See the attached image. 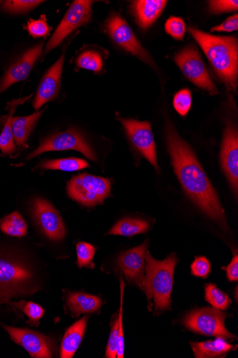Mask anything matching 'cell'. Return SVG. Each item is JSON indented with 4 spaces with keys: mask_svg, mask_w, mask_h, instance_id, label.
Listing matches in <instances>:
<instances>
[{
    "mask_svg": "<svg viewBox=\"0 0 238 358\" xmlns=\"http://www.w3.org/2000/svg\"><path fill=\"white\" fill-rule=\"evenodd\" d=\"M228 279L230 281H237L238 280V256L235 255L232 262L226 268Z\"/></svg>",
    "mask_w": 238,
    "mask_h": 358,
    "instance_id": "obj_40",
    "label": "cell"
},
{
    "mask_svg": "<svg viewBox=\"0 0 238 358\" xmlns=\"http://www.w3.org/2000/svg\"><path fill=\"white\" fill-rule=\"evenodd\" d=\"M87 324V317H83L66 332L61 344V357L72 358L80 346Z\"/></svg>",
    "mask_w": 238,
    "mask_h": 358,
    "instance_id": "obj_19",
    "label": "cell"
},
{
    "mask_svg": "<svg viewBox=\"0 0 238 358\" xmlns=\"http://www.w3.org/2000/svg\"><path fill=\"white\" fill-rule=\"evenodd\" d=\"M32 95H33L32 94L29 97L12 99V101L8 104L6 110L9 111V113L6 117V121L3 130L1 134H0V150H1L3 155H11L16 150V144L14 141L12 131L13 114L19 106L26 103Z\"/></svg>",
    "mask_w": 238,
    "mask_h": 358,
    "instance_id": "obj_21",
    "label": "cell"
},
{
    "mask_svg": "<svg viewBox=\"0 0 238 358\" xmlns=\"http://www.w3.org/2000/svg\"><path fill=\"white\" fill-rule=\"evenodd\" d=\"M65 57V54L63 52L43 76L33 103L34 109L42 108L57 97L61 87Z\"/></svg>",
    "mask_w": 238,
    "mask_h": 358,
    "instance_id": "obj_16",
    "label": "cell"
},
{
    "mask_svg": "<svg viewBox=\"0 0 238 358\" xmlns=\"http://www.w3.org/2000/svg\"><path fill=\"white\" fill-rule=\"evenodd\" d=\"M166 139L175 173L186 194L210 218L226 227L225 212L214 188L191 147L171 123L166 126Z\"/></svg>",
    "mask_w": 238,
    "mask_h": 358,
    "instance_id": "obj_1",
    "label": "cell"
},
{
    "mask_svg": "<svg viewBox=\"0 0 238 358\" xmlns=\"http://www.w3.org/2000/svg\"><path fill=\"white\" fill-rule=\"evenodd\" d=\"M0 230L8 235L22 237L27 235L28 228L23 216L14 212L0 221Z\"/></svg>",
    "mask_w": 238,
    "mask_h": 358,
    "instance_id": "obj_26",
    "label": "cell"
},
{
    "mask_svg": "<svg viewBox=\"0 0 238 358\" xmlns=\"http://www.w3.org/2000/svg\"><path fill=\"white\" fill-rule=\"evenodd\" d=\"M76 65L78 68L99 72L103 69V58L94 50H87L77 57Z\"/></svg>",
    "mask_w": 238,
    "mask_h": 358,
    "instance_id": "obj_27",
    "label": "cell"
},
{
    "mask_svg": "<svg viewBox=\"0 0 238 358\" xmlns=\"http://www.w3.org/2000/svg\"><path fill=\"white\" fill-rule=\"evenodd\" d=\"M164 0H138L133 2L132 10L136 21L144 29L151 27L164 11Z\"/></svg>",
    "mask_w": 238,
    "mask_h": 358,
    "instance_id": "obj_18",
    "label": "cell"
},
{
    "mask_svg": "<svg viewBox=\"0 0 238 358\" xmlns=\"http://www.w3.org/2000/svg\"><path fill=\"white\" fill-rule=\"evenodd\" d=\"M32 212L43 232L53 241H61L66 235L63 219L56 209L44 199L36 197L32 201Z\"/></svg>",
    "mask_w": 238,
    "mask_h": 358,
    "instance_id": "obj_13",
    "label": "cell"
},
{
    "mask_svg": "<svg viewBox=\"0 0 238 358\" xmlns=\"http://www.w3.org/2000/svg\"><path fill=\"white\" fill-rule=\"evenodd\" d=\"M28 30L34 38L45 37L50 34L52 28L47 23V17L43 14L38 19H30L28 22Z\"/></svg>",
    "mask_w": 238,
    "mask_h": 358,
    "instance_id": "obj_31",
    "label": "cell"
},
{
    "mask_svg": "<svg viewBox=\"0 0 238 358\" xmlns=\"http://www.w3.org/2000/svg\"><path fill=\"white\" fill-rule=\"evenodd\" d=\"M37 167L44 170L73 172L89 168V165L83 159L70 157L45 161L39 163Z\"/></svg>",
    "mask_w": 238,
    "mask_h": 358,
    "instance_id": "obj_25",
    "label": "cell"
},
{
    "mask_svg": "<svg viewBox=\"0 0 238 358\" xmlns=\"http://www.w3.org/2000/svg\"><path fill=\"white\" fill-rule=\"evenodd\" d=\"M111 188L109 179L84 173L72 178L67 184V193L78 203L93 207L104 202Z\"/></svg>",
    "mask_w": 238,
    "mask_h": 358,
    "instance_id": "obj_5",
    "label": "cell"
},
{
    "mask_svg": "<svg viewBox=\"0 0 238 358\" xmlns=\"http://www.w3.org/2000/svg\"><path fill=\"white\" fill-rule=\"evenodd\" d=\"M238 30V15L235 14L226 19L221 25L211 29V32H230Z\"/></svg>",
    "mask_w": 238,
    "mask_h": 358,
    "instance_id": "obj_39",
    "label": "cell"
},
{
    "mask_svg": "<svg viewBox=\"0 0 238 358\" xmlns=\"http://www.w3.org/2000/svg\"><path fill=\"white\" fill-rule=\"evenodd\" d=\"M174 59L184 74L194 85L212 95L217 94V88L211 81L203 59L195 47L186 48L177 53Z\"/></svg>",
    "mask_w": 238,
    "mask_h": 358,
    "instance_id": "obj_9",
    "label": "cell"
},
{
    "mask_svg": "<svg viewBox=\"0 0 238 358\" xmlns=\"http://www.w3.org/2000/svg\"><path fill=\"white\" fill-rule=\"evenodd\" d=\"M121 305L120 310H119V315L118 317V337L117 344V354L116 357L123 358L125 354V338L123 329V299L125 284L123 279H121Z\"/></svg>",
    "mask_w": 238,
    "mask_h": 358,
    "instance_id": "obj_34",
    "label": "cell"
},
{
    "mask_svg": "<svg viewBox=\"0 0 238 358\" xmlns=\"http://www.w3.org/2000/svg\"><path fill=\"white\" fill-rule=\"evenodd\" d=\"M67 305L73 315L77 317L98 311L102 306V301L94 295L74 292L68 295Z\"/></svg>",
    "mask_w": 238,
    "mask_h": 358,
    "instance_id": "obj_23",
    "label": "cell"
},
{
    "mask_svg": "<svg viewBox=\"0 0 238 358\" xmlns=\"http://www.w3.org/2000/svg\"><path fill=\"white\" fill-rule=\"evenodd\" d=\"M149 228V223L141 219L125 218L110 230L109 235L131 237L145 233Z\"/></svg>",
    "mask_w": 238,
    "mask_h": 358,
    "instance_id": "obj_24",
    "label": "cell"
},
{
    "mask_svg": "<svg viewBox=\"0 0 238 358\" xmlns=\"http://www.w3.org/2000/svg\"><path fill=\"white\" fill-rule=\"evenodd\" d=\"M165 29L166 32L174 39L181 41L185 35L186 25L182 18L171 17L166 22Z\"/></svg>",
    "mask_w": 238,
    "mask_h": 358,
    "instance_id": "obj_35",
    "label": "cell"
},
{
    "mask_svg": "<svg viewBox=\"0 0 238 358\" xmlns=\"http://www.w3.org/2000/svg\"><path fill=\"white\" fill-rule=\"evenodd\" d=\"M64 150L78 151L83 153L89 160L97 162V157L93 149L83 135L73 129L56 133L45 139L41 145L29 155L28 159L30 160L32 158L50 151Z\"/></svg>",
    "mask_w": 238,
    "mask_h": 358,
    "instance_id": "obj_8",
    "label": "cell"
},
{
    "mask_svg": "<svg viewBox=\"0 0 238 358\" xmlns=\"http://www.w3.org/2000/svg\"><path fill=\"white\" fill-rule=\"evenodd\" d=\"M89 0L74 1L50 38L44 52V55L61 45L73 31L87 24L91 19L92 5Z\"/></svg>",
    "mask_w": 238,
    "mask_h": 358,
    "instance_id": "obj_7",
    "label": "cell"
},
{
    "mask_svg": "<svg viewBox=\"0 0 238 358\" xmlns=\"http://www.w3.org/2000/svg\"><path fill=\"white\" fill-rule=\"evenodd\" d=\"M177 259L175 254L160 261L154 259L147 252L145 276L142 289L147 295L150 306L154 302L155 311L160 313L171 309V295L173 284V275Z\"/></svg>",
    "mask_w": 238,
    "mask_h": 358,
    "instance_id": "obj_3",
    "label": "cell"
},
{
    "mask_svg": "<svg viewBox=\"0 0 238 358\" xmlns=\"http://www.w3.org/2000/svg\"><path fill=\"white\" fill-rule=\"evenodd\" d=\"M209 8L210 12L214 14H221L226 12L237 10L238 2L237 0H217V1H210Z\"/></svg>",
    "mask_w": 238,
    "mask_h": 358,
    "instance_id": "obj_37",
    "label": "cell"
},
{
    "mask_svg": "<svg viewBox=\"0 0 238 358\" xmlns=\"http://www.w3.org/2000/svg\"><path fill=\"white\" fill-rule=\"evenodd\" d=\"M188 31L202 47L227 88L235 91L238 74L237 39L235 37L214 36L194 28H189Z\"/></svg>",
    "mask_w": 238,
    "mask_h": 358,
    "instance_id": "obj_2",
    "label": "cell"
},
{
    "mask_svg": "<svg viewBox=\"0 0 238 358\" xmlns=\"http://www.w3.org/2000/svg\"><path fill=\"white\" fill-rule=\"evenodd\" d=\"M34 275L25 265L9 258L0 257V304L11 298L35 292Z\"/></svg>",
    "mask_w": 238,
    "mask_h": 358,
    "instance_id": "obj_4",
    "label": "cell"
},
{
    "mask_svg": "<svg viewBox=\"0 0 238 358\" xmlns=\"http://www.w3.org/2000/svg\"><path fill=\"white\" fill-rule=\"evenodd\" d=\"M191 346L196 358L224 357L235 349L221 337H217L214 341L191 343Z\"/></svg>",
    "mask_w": 238,
    "mask_h": 358,
    "instance_id": "obj_22",
    "label": "cell"
},
{
    "mask_svg": "<svg viewBox=\"0 0 238 358\" xmlns=\"http://www.w3.org/2000/svg\"><path fill=\"white\" fill-rule=\"evenodd\" d=\"M8 305L23 312L29 318V322L32 326H38L39 321L45 314V310L39 305L33 302L21 301L19 302H8Z\"/></svg>",
    "mask_w": 238,
    "mask_h": 358,
    "instance_id": "obj_29",
    "label": "cell"
},
{
    "mask_svg": "<svg viewBox=\"0 0 238 358\" xmlns=\"http://www.w3.org/2000/svg\"><path fill=\"white\" fill-rule=\"evenodd\" d=\"M228 315L217 308H205L188 314L183 324L190 330L207 336L221 337L226 340L235 339V337L225 327Z\"/></svg>",
    "mask_w": 238,
    "mask_h": 358,
    "instance_id": "obj_6",
    "label": "cell"
},
{
    "mask_svg": "<svg viewBox=\"0 0 238 358\" xmlns=\"http://www.w3.org/2000/svg\"><path fill=\"white\" fill-rule=\"evenodd\" d=\"M192 104V97L191 92L184 89L178 92L173 99V106L175 110L182 116H186Z\"/></svg>",
    "mask_w": 238,
    "mask_h": 358,
    "instance_id": "obj_33",
    "label": "cell"
},
{
    "mask_svg": "<svg viewBox=\"0 0 238 358\" xmlns=\"http://www.w3.org/2000/svg\"><path fill=\"white\" fill-rule=\"evenodd\" d=\"M12 340L24 348L32 357L50 358L53 356L52 341L41 332L4 326Z\"/></svg>",
    "mask_w": 238,
    "mask_h": 358,
    "instance_id": "obj_12",
    "label": "cell"
},
{
    "mask_svg": "<svg viewBox=\"0 0 238 358\" xmlns=\"http://www.w3.org/2000/svg\"><path fill=\"white\" fill-rule=\"evenodd\" d=\"M132 144L158 172L156 146L149 122H140L130 119H121Z\"/></svg>",
    "mask_w": 238,
    "mask_h": 358,
    "instance_id": "obj_10",
    "label": "cell"
},
{
    "mask_svg": "<svg viewBox=\"0 0 238 358\" xmlns=\"http://www.w3.org/2000/svg\"><path fill=\"white\" fill-rule=\"evenodd\" d=\"M192 274L206 278L211 272V265L206 257H198L191 265Z\"/></svg>",
    "mask_w": 238,
    "mask_h": 358,
    "instance_id": "obj_36",
    "label": "cell"
},
{
    "mask_svg": "<svg viewBox=\"0 0 238 358\" xmlns=\"http://www.w3.org/2000/svg\"><path fill=\"white\" fill-rule=\"evenodd\" d=\"M76 252L78 267H87L92 263L96 248L89 243L81 242L76 246Z\"/></svg>",
    "mask_w": 238,
    "mask_h": 358,
    "instance_id": "obj_32",
    "label": "cell"
},
{
    "mask_svg": "<svg viewBox=\"0 0 238 358\" xmlns=\"http://www.w3.org/2000/svg\"><path fill=\"white\" fill-rule=\"evenodd\" d=\"M149 241L140 246L129 250L119 257L118 266L127 279L142 288L145 276L146 256Z\"/></svg>",
    "mask_w": 238,
    "mask_h": 358,
    "instance_id": "obj_15",
    "label": "cell"
},
{
    "mask_svg": "<svg viewBox=\"0 0 238 358\" xmlns=\"http://www.w3.org/2000/svg\"><path fill=\"white\" fill-rule=\"evenodd\" d=\"M44 43L39 44L25 52L13 64L0 82V94L16 83L21 82L30 74L36 59L41 56Z\"/></svg>",
    "mask_w": 238,
    "mask_h": 358,
    "instance_id": "obj_17",
    "label": "cell"
},
{
    "mask_svg": "<svg viewBox=\"0 0 238 358\" xmlns=\"http://www.w3.org/2000/svg\"><path fill=\"white\" fill-rule=\"evenodd\" d=\"M45 110L36 112L26 117L12 118V131L14 141L19 147H26L28 137L39 119L41 117Z\"/></svg>",
    "mask_w": 238,
    "mask_h": 358,
    "instance_id": "obj_20",
    "label": "cell"
},
{
    "mask_svg": "<svg viewBox=\"0 0 238 358\" xmlns=\"http://www.w3.org/2000/svg\"><path fill=\"white\" fill-rule=\"evenodd\" d=\"M205 298L215 308L226 310L231 304L230 298L224 292L218 289L213 284H207L205 287Z\"/></svg>",
    "mask_w": 238,
    "mask_h": 358,
    "instance_id": "obj_28",
    "label": "cell"
},
{
    "mask_svg": "<svg viewBox=\"0 0 238 358\" xmlns=\"http://www.w3.org/2000/svg\"><path fill=\"white\" fill-rule=\"evenodd\" d=\"M106 26L109 34L116 44L147 63L152 62L149 54L138 42L131 28L121 16L111 15Z\"/></svg>",
    "mask_w": 238,
    "mask_h": 358,
    "instance_id": "obj_11",
    "label": "cell"
},
{
    "mask_svg": "<svg viewBox=\"0 0 238 358\" xmlns=\"http://www.w3.org/2000/svg\"><path fill=\"white\" fill-rule=\"evenodd\" d=\"M118 337V321L113 323L111 334L109 335L108 344L106 351V357L109 358H116L117 354V344Z\"/></svg>",
    "mask_w": 238,
    "mask_h": 358,
    "instance_id": "obj_38",
    "label": "cell"
},
{
    "mask_svg": "<svg viewBox=\"0 0 238 358\" xmlns=\"http://www.w3.org/2000/svg\"><path fill=\"white\" fill-rule=\"evenodd\" d=\"M2 9L7 12L12 14L26 13L38 6L44 3L39 0H12V1L1 2Z\"/></svg>",
    "mask_w": 238,
    "mask_h": 358,
    "instance_id": "obj_30",
    "label": "cell"
},
{
    "mask_svg": "<svg viewBox=\"0 0 238 358\" xmlns=\"http://www.w3.org/2000/svg\"><path fill=\"white\" fill-rule=\"evenodd\" d=\"M222 168L232 190L237 194L238 187V134L232 124L226 127L221 152Z\"/></svg>",
    "mask_w": 238,
    "mask_h": 358,
    "instance_id": "obj_14",
    "label": "cell"
}]
</instances>
